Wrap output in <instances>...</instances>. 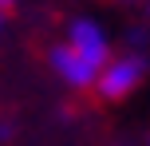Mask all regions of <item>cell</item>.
Instances as JSON below:
<instances>
[{
	"label": "cell",
	"mask_w": 150,
	"mask_h": 146,
	"mask_svg": "<svg viewBox=\"0 0 150 146\" xmlns=\"http://www.w3.org/2000/svg\"><path fill=\"white\" fill-rule=\"evenodd\" d=\"M107 44L99 36H87V44H63L59 51H55V67H59V75L67 79L71 87H79L83 95L91 91V83H95L99 67L107 63Z\"/></svg>",
	"instance_id": "1"
},
{
	"label": "cell",
	"mask_w": 150,
	"mask_h": 146,
	"mask_svg": "<svg viewBox=\"0 0 150 146\" xmlns=\"http://www.w3.org/2000/svg\"><path fill=\"white\" fill-rule=\"evenodd\" d=\"M138 83H142V59H134V55H107V63L99 67L87 95L95 103H122Z\"/></svg>",
	"instance_id": "2"
}]
</instances>
